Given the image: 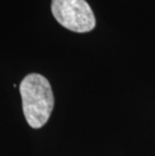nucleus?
<instances>
[{"instance_id":"f257e3e1","label":"nucleus","mask_w":155,"mask_h":156,"mask_svg":"<svg viewBox=\"0 0 155 156\" xmlns=\"http://www.w3.org/2000/svg\"><path fill=\"white\" fill-rule=\"evenodd\" d=\"M22 110L28 125L34 129L42 127L48 121L55 105L51 84L39 74H29L19 86Z\"/></svg>"},{"instance_id":"f03ea898","label":"nucleus","mask_w":155,"mask_h":156,"mask_svg":"<svg viewBox=\"0 0 155 156\" xmlns=\"http://www.w3.org/2000/svg\"><path fill=\"white\" fill-rule=\"evenodd\" d=\"M51 12L57 21L75 32H88L96 25L94 12L86 0H51Z\"/></svg>"}]
</instances>
